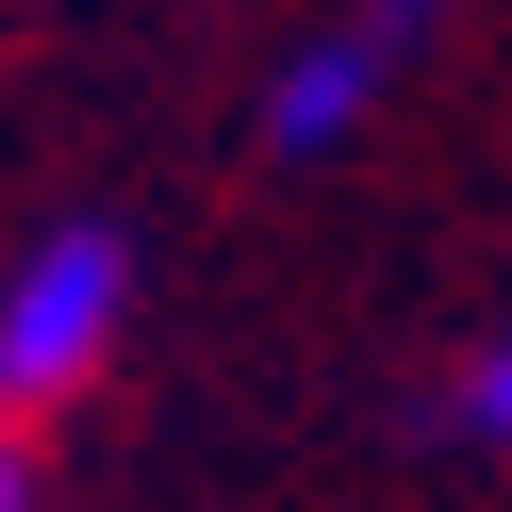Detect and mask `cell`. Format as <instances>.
Returning <instances> with one entry per match:
<instances>
[{
    "label": "cell",
    "instance_id": "cell-1",
    "mask_svg": "<svg viewBox=\"0 0 512 512\" xmlns=\"http://www.w3.org/2000/svg\"><path fill=\"white\" fill-rule=\"evenodd\" d=\"M116 314H133V265H116V232H50L34 265L0 281V413H50L100 380Z\"/></svg>",
    "mask_w": 512,
    "mask_h": 512
},
{
    "label": "cell",
    "instance_id": "cell-2",
    "mask_svg": "<svg viewBox=\"0 0 512 512\" xmlns=\"http://www.w3.org/2000/svg\"><path fill=\"white\" fill-rule=\"evenodd\" d=\"M430 17H446V0H347L331 34H298V50H281V83H265V149H347V133H364V100L397 83V50L430 34Z\"/></svg>",
    "mask_w": 512,
    "mask_h": 512
},
{
    "label": "cell",
    "instance_id": "cell-3",
    "mask_svg": "<svg viewBox=\"0 0 512 512\" xmlns=\"http://www.w3.org/2000/svg\"><path fill=\"white\" fill-rule=\"evenodd\" d=\"M463 413H479V430H496V446H512V347H496V364H479V380H463Z\"/></svg>",
    "mask_w": 512,
    "mask_h": 512
},
{
    "label": "cell",
    "instance_id": "cell-4",
    "mask_svg": "<svg viewBox=\"0 0 512 512\" xmlns=\"http://www.w3.org/2000/svg\"><path fill=\"white\" fill-rule=\"evenodd\" d=\"M0 512H34V479H17V446H0Z\"/></svg>",
    "mask_w": 512,
    "mask_h": 512
}]
</instances>
